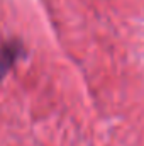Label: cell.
<instances>
[{"instance_id": "obj_1", "label": "cell", "mask_w": 144, "mask_h": 146, "mask_svg": "<svg viewBox=\"0 0 144 146\" xmlns=\"http://www.w3.org/2000/svg\"><path fill=\"white\" fill-rule=\"evenodd\" d=\"M24 48L19 41H7L0 46V80L9 73L15 61L22 56Z\"/></svg>"}]
</instances>
